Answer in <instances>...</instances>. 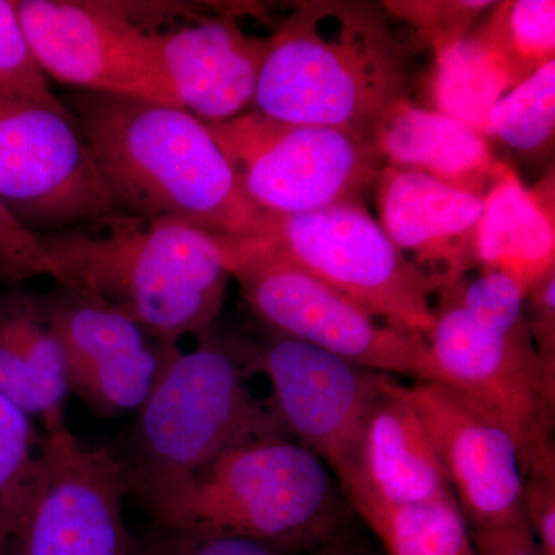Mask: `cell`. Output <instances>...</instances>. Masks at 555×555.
<instances>
[{"label": "cell", "mask_w": 555, "mask_h": 555, "mask_svg": "<svg viewBox=\"0 0 555 555\" xmlns=\"http://www.w3.org/2000/svg\"><path fill=\"white\" fill-rule=\"evenodd\" d=\"M3 283H9V281H7V278L0 273V286H2Z\"/></svg>", "instance_id": "8d00e7d4"}, {"label": "cell", "mask_w": 555, "mask_h": 555, "mask_svg": "<svg viewBox=\"0 0 555 555\" xmlns=\"http://www.w3.org/2000/svg\"><path fill=\"white\" fill-rule=\"evenodd\" d=\"M57 286L105 302L159 341L207 334L230 281L217 240L175 219L118 215L39 236Z\"/></svg>", "instance_id": "7a4b0ae2"}, {"label": "cell", "mask_w": 555, "mask_h": 555, "mask_svg": "<svg viewBox=\"0 0 555 555\" xmlns=\"http://www.w3.org/2000/svg\"><path fill=\"white\" fill-rule=\"evenodd\" d=\"M7 547H9V537L0 528V555H7Z\"/></svg>", "instance_id": "d590c367"}, {"label": "cell", "mask_w": 555, "mask_h": 555, "mask_svg": "<svg viewBox=\"0 0 555 555\" xmlns=\"http://www.w3.org/2000/svg\"><path fill=\"white\" fill-rule=\"evenodd\" d=\"M145 555H298L254 537L206 528H159Z\"/></svg>", "instance_id": "f546056e"}, {"label": "cell", "mask_w": 555, "mask_h": 555, "mask_svg": "<svg viewBox=\"0 0 555 555\" xmlns=\"http://www.w3.org/2000/svg\"><path fill=\"white\" fill-rule=\"evenodd\" d=\"M152 33L181 107L204 124H222L254 107L270 40L250 35L233 14Z\"/></svg>", "instance_id": "ac0fdd59"}, {"label": "cell", "mask_w": 555, "mask_h": 555, "mask_svg": "<svg viewBox=\"0 0 555 555\" xmlns=\"http://www.w3.org/2000/svg\"><path fill=\"white\" fill-rule=\"evenodd\" d=\"M17 14L47 78L82 93L181 107L152 33L104 2L20 0Z\"/></svg>", "instance_id": "30bf717a"}, {"label": "cell", "mask_w": 555, "mask_h": 555, "mask_svg": "<svg viewBox=\"0 0 555 555\" xmlns=\"http://www.w3.org/2000/svg\"><path fill=\"white\" fill-rule=\"evenodd\" d=\"M43 440L38 422L0 392V528L9 539L35 495Z\"/></svg>", "instance_id": "cb8c5ba5"}, {"label": "cell", "mask_w": 555, "mask_h": 555, "mask_svg": "<svg viewBox=\"0 0 555 555\" xmlns=\"http://www.w3.org/2000/svg\"><path fill=\"white\" fill-rule=\"evenodd\" d=\"M240 343L201 335L179 350L138 409L120 455L129 494L150 513L233 444L284 430L250 386Z\"/></svg>", "instance_id": "277c9868"}, {"label": "cell", "mask_w": 555, "mask_h": 555, "mask_svg": "<svg viewBox=\"0 0 555 555\" xmlns=\"http://www.w3.org/2000/svg\"><path fill=\"white\" fill-rule=\"evenodd\" d=\"M367 138L385 166L418 171L481 198L507 167L483 134L408 98L383 109Z\"/></svg>", "instance_id": "d6986e66"}, {"label": "cell", "mask_w": 555, "mask_h": 555, "mask_svg": "<svg viewBox=\"0 0 555 555\" xmlns=\"http://www.w3.org/2000/svg\"><path fill=\"white\" fill-rule=\"evenodd\" d=\"M526 520L542 555H555V466L525 470Z\"/></svg>", "instance_id": "1f68e13d"}, {"label": "cell", "mask_w": 555, "mask_h": 555, "mask_svg": "<svg viewBox=\"0 0 555 555\" xmlns=\"http://www.w3.org/2000/svg\"><path fill=\"white\" fill-rule=\"evenodd\" d=\"M240 350L250 374L269 379L284 430L332 470L369 403L393 378L272 331L262 345L240 343Z\"/></svg>", "instance_id": "9a60e30c"}, {"label": "cell", "mask_w": 555, "mask_h": 555, "mask_svg": "<svg viewBox=\"0 0 555 555\" xmlns=\"http://www.w3.org/2000/svg\"><path fill=\"white\" fill-rule=\"evenodd\" d=\"M207 127L248 203L272 217L360 201L385 167L367 134L345 127L283 122L255 109Z\"/></svg>", "instance_id": "52a82bcc"}, {"label": "cell", "mask_w": 555, "mask_h": 555, "mask_svg": "<svg viewBox=\"0 0 555 555\" xmlns=\"http://www.w3.org/2000/svg\"><path fill=\"white\" fill-rule=\"evenodd\" d=\"M477 555H542L529 528L474 532Z\"/></svg>", "instance_id": "836d02e7"}, {"label": "cell", "mask_w": 555, "mask_h": 555, "mask_svg": "<svg viewBox=\"0 0 555 555\" xmlns=\"http://www.w3.org/2000/svg\"><path fill=\"white\" fill-rule=\"evenodd\" d=\"M477 255L480 270L513 278L526 297L555 272L554 179L528 189L506 167L483 196Z\"/></svg>", "instance_id": "44dd1931"}, {"label": "cell", "mask_w": 555, "mask_h": 555, "mask_svg": "<svg viewBox=\"0 0 555 555\" xmlns=\"http://www.w3.org/2000/svg\"><path fill=\"white\" fill-rule=\"evenodd\" d=\"M494 3L486 0H403L383 2L382 7L387 14L406 22L416 40L436 54L466 38Z\"/></svg>", "instance_id": "f1b7e54d"}, {"label": "cell", "mask_w": 555, "mask_h": 555, "mask_svg": "<svg viewBox=\"0 0 555 555\" xmlns=\"http://www.w3.org/2000/svg\"><path fill=\"white\" fill-rule=\"evenodd\" d=\"M526 321L543 371L555 383V272L526 297Z\"/></svg>", "instance_id": "d6a6232c"}, {"label": "cell", "mask_w": 555, "mask_h": 555, "mask_svg": "<svg viewBox=\"0 0 555 555\" xmlns=\"http://www.w3.org/2000/svg\"><path fill=\"white\" fill-rule=\"evenodd\" d=\"M0 392L33 416L43 433L67 427L64 353L47 320L43 295L27 288L0 294Z\"/></svg>", "instance_id": "ffe728a7"}, {"label": "cell", "mask_w": 555, "mask_h": 555, "mask_svg": "<svg viewBox=\"0 0 555 555\" xmlns=\"http://www.w3.org/2000/svg\"><path fill=\"white\" fill-rule=\"evenodd\" d=\"M0 198L38 236L126 215L69 109L2 98Z\"/></svg>", "instance_id": "9c48e42d"}, {"label": "cell", "mask_w": 555, "mask_h": 555, "mask_svg": "<svg viewBox=\"0 0 555 555\" xmlns=\"http://www.w3.org/2000/svg\"><path fill=\"white\" fill-rule=\"evenodd\" d=\"M343 513L326 463L276 430L233 444L150 514L159 528L217 529L301 555L332 542Z\"/></svg>", "instance_id": "5b68a950"}, {"label": "cell", "mask_w": 555, "mask_h": 555, "mask_svg": "<svg viewBox=\"0 0 555 555\" xmlns=\"http://www.w3.org/2000/svg\"><path fill=\"white\" fill-rule=\"evenodd\" d=\"M403 392L429 434L470 534L529 528L520 449L505 420L441 383L403 385Z\"/></svg>", "instance_id": "4fadbf2b"}, {"label": "cell", "mask_w": 555, "mask_h": 555, "mask_svg": "<svg viewBox=\"0 0 555 555\" xmlns=\"http://www.w3.org/2000/svg\"><path fill=\"white\" fill-rule=\"evenodd\" d=\"M261 238L383 323L425 338L433 328L440 284L396 246L361 201L294 217L266 215Z\"/></svg>", "instance_id": "ba28073f"}, {"label": "cell", "mask_w": 555, "mask_h": 555, "mask_svg": "<svg viewBox=\"0 0 555 555\" xmlns=\"http://www.w3.org/2000/svg\"><path fill=\"white\" fill-rule=\"evenodd\" d=\"M127 494L118 452L87 447L68 426L46 434L38 486L7 555H145L124 517Z\"/></svg>", "instance_id": "7c38bea8"}, {"label": "cell", "mask_w": 555, "mask_h": 555, "mask_svg": "<svg viewBox=\"0 0 555 555\" xmlns=\"http://www.w3.org/2000/svg\"><path fill=\"white\" fill-rule=\"evenodd\" d=\"M434 326L426 335L441 385L454 387L505 420L521 465L555 466V383L546 377L528 337H513L474 320L441 288Z\"/></svg>", "instance_id": "8fae6325"}, {"label": "cell", "mask_w": 555, "mask_h": 555, "mask_svg": "<svg viewBox=\"0 0 555 555\" xmlns=\"http://www.w3.org/2000/svg\"><path fill=\"white\" fill-rule=\"evenodd\" d=\"M73 108L124 214L175 219L215 238H261L266 215L248 203L203 120L171 105L82 91Z\"/></svg>", "instance_id": "6da1fadb"}, {"label": "cell", "mask_w": 555, "mask_h": 555, "mask_svg": "<svg viewBox=\"0 0 555 555\" xmlns=\"http://www.w3.org/2000/svg\"><path fill=\"white\" fill-rule=\"evenodd\" d=\"M386 555H477L454 494L430 502L393 507L369 517Z\"/></svg>", "instance_id": "603a6c76"}, {"label": "cell", "mask_w": 555, "mask_h": 555, "mask_svg": "<svg viewBox=\"0 0 555 555\" xmlns=\"http://www.w3.org/2000/svg\"><path fill=\"white\" fill-rule=\"evenodd\" d=\"M480 25L520 82L555 61L554 0L495 2Z\"/></svg>", "instance_id": "484cf974"}, {"label": "cell", "mask_w": 555, "mask_h": 555, "mask_svg": "<svg viewBox=\"0 0 555 555\" xmlns=\"http://www.w3.org/2000/svg\"><path fill=\"white\" fill-rule=\"evenodd\" d=\"M555 133V61L507 91L486 119L485 138L514 152L540 155Z\"/></svg>", "instance_id": "d4e9b609"}, {"label": "cell", "mask_w": 555, "mask_h": 555, "mask_svg": "<svg viewBox=\"0 0 555 555\" xmlns=\"http://www.w3.org/2000/svg\"><path fill=\"white\" fill-rule=\"evenodd\" d=\"M517 83L516 72L478 22L466 38L436 53L426 91L429 108L483 134L489 112Z\"/></svg>", "instance_id": "7402d4cb"}, {"label": "cell", "mask_w": 555, "mask_h": 555, "mask_svg": "<svg viewBox=\"0 0 555 555\" xmlns=\"http://www.w3.org/2000/svg\"><path fill=\"white\" fill-rule=\"evenodd\" d=\"M0 273L11 284L35 276H49L60 283L61 272L40 238L11 215L0 198Z\"/></svg>", "instance_id": "4dcf8cb0"}, {"label": "cell", "mask_w": 555, "mask_h": 555, "mask_svg": "<svg viewBox=\"0 0 555 555\" xmlns=\"http://www.w3.org/2000/svg\"><path fill=\"white\" fill-rule=\"evenodd\" d=\"M255 112L367 134L408 91L406 51L382 3L299 2L269 38Z\"/></svg>", "instance_id": "3957f363"}, {"label": "cell", "mask_w": 555, "mask_h": 555, "mask_svg": "<svg viewBox=\"0 0 555 555\" xmlns=\"http://www.w3.org/2000/svg\"><path fill=\"white\" fill-rule=\"evenodd\" d=\"M215 238V236H214ZM248 308L272 332L416 383H440L426 338L372 317L264 238H215Z\"/></svg>", "instance_id": "8992f818"}, {"label": "cell", "mask_w": 555, "mask_h": 555, "mask_svg": "<svg viewBox=\"0 0 555 555\" xmlns=\"http://www.w3.org/2000/svg\"><path fill=\"white\" fill-rule=\"evenodd\" d=\"M0 98L69 109L51 90L25 38L16 2L9 0H0Z\"/></svg>", "instance_id": "83f0119b"}, {"label": "cell", "mask_w": 555, "mask_h": 555, "mask_svg": "<svg viewBox=\"0 0 555 555\" xmlns=\"http://www.w3.org/2000/svg\"><path fill=\"white\" fill-rule=\"evenodd\" d=\"M460 308L478 323L513 337L531 335L526 321V295L513 278L496 270H481L443 287Z\"/></svg>", "instance_id": "4316f807"}, {"label": "cell", "mask_w": 555, "mask_h": 555, "mask_svg": "<svg viewBox=\"0 0 555 555\" xmlns=\"http://www.w3.org/2000/svg\"><path fill=\"white\" fill-rule=\"evenodd\" d=\"M334 474L363 520L452 492L429 434L396 377L369 403Z\"/></svg>", "instance_id": "2e32d148"}, {"label": "cell", "mask_w": 555, "mask_h": 555, "mask_svg": "<svg viewBox=\"0 0 555 555\" xmlns=\"http://www.w3.org/2000/svg\"><path fill=\"white\" fill-rule=\"evenodd\" d=\"M379 224L441 288L480 269L477 232L483 198L418 171L383 167L374 185Z\"/></svg>", "instance_id": "e0dca14e"}, {"label": "cell", "mask_w": 555, "mask_h": 555, "mask_svg": "<svg viewBox=\"0 0 555 555\" xmlns=\"http://www.w3.org/2000/svg\"><path fill=\"white\" fill-rule=\"evenodd\" d=\"M64 353L69 393L100 416L137 412L179 352L120 310L57 286L43 295Z\"/></svg>", "instance_id": "5bb4252c"}, {"label": "cell", "mask_w": 555, "mask_h": 555, "mask_svg": "<svg viewBox=\"0 0 555 555\" xmlns=\"http://www.w3.org/2000/svg\"><path fill=\"white\" fill-rule=\"evenodd\" d=\"M308 555H356V554L350 553V551L345 550V547L337 545V543L331 542V543H327V545L318 547V550L312 551V553H310Z\"/></svg>", "instance_id": "e575fe53"}]
</instances>
